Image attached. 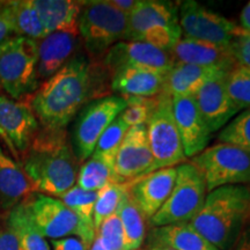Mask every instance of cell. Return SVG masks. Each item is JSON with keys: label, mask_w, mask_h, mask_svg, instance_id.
I'll return each mask as SVG.
<instances>
[{"label": "cell", "mask_w": 250, "mask_h": 250, "mask_svg": "<svg viewBox=\"0 0 250 250\" xmlns=\"http://www.w3.org/2000/svg\"><path fill=\"white\" fill-rule=\"evenodd\" d=\"M93 93V68L83 55H76L33 93L30 107L41 124L65 129Z\"/></svg>", "instance_id": "obj_1"}, {"label": "cell", "mask_w": 250, "mask_h": 250, "mask_svg": "<svg viewBox=\"0 0 250 250\" xmlns=\"http://www.w3.org/2000/svg\"><path fill=\"white\" fill-rule=\"evenodd\" d=\"M19 161L36 192L58 198L76 186L79 161L65 129L40 127Z\"/></svg>", "instance_id": "obj_2"}, {"label": "cell", "mask_w": 250, "mask_h": 250, "mask_svg": "<svg viewBox=\"0 0 250 250\" xmlns=\"http://www.w3.org/2000/svg\"><path fill=\"white\" fill-rule=\"evenodd\" d=\"M250 214V189L225 186L206 195L204 205L190 225L219 250L235 246Z\"/></svg>", "instance_id": "obj_3"}, {"label": "cell", "mask_w": 250, "mask_h": 250, "mask_svg": "<svg viewBox=\"0 0 250 250\" xmlns=\"http://www.w3.org/2000/svg\"><path fill=\"white\" fill-rule=\"evenodd\" d=\"M126 26L127 15L118 11L110 0L83 1L78 29L92 57H103L111 46L123 41Z\"/></svg>", "instance_id": "obj_4"}, {"label": "cell", "mask_w": 250, "mask_h": 250, "mask_svg": "<svg viewBox=\"0 0 250 250\" xmlns=\"http://www.w3.org/2000/svg\"><path fill=\"white\" fill-rule=\"evenodd\" d=\"M176 180L173 191L162 208L149 219L153 227L190 224L204 205L206 182L204 176L191 162L176 167Z\"/></svg>", "instance_id": "obj_5"}, {"label": "cell", "mask_w": 250, "mask_h": 250, "mask_svg": "<svg viewBox=\"0 0 250 250\" xmlns=\"http://www.w3.org/2000/svg\"><path fill=\"white\" fill-rule=\"evenodd\" d=\"M0 85L13 100L36 92L40 87L36 41L15 36L0 49Z\"/></svg>", "instance_id": "obj_6"}, {"label": "cell", "mask_w": 250, "mask_h": 250, "mask_svg": "<svg viewBox=\"0 0 250 250\" xmlns=\"http://www.w3.org/2000/svg\"><path fill=\"white\" fill-rule=\"evenodd\" d=\"M154 171L175 167L187 161L183 145L173 114L171 98L161 92L155 96V104L146 123Z\"/></svg>", "instance_id": "obj_7"}, {"label": "cell", "mask_w": 250, "mask_h": 250, "mask_svg": "<svg viewBox=\"0 0 250 250\" xmlns=\"http://www.w3.org/2000/svg\"><path fill=\"white\" fill-rule=\"evenodd\" d=\"M191 164L204 176L208 191L225 186L250 183V153L226 144L205 148Z\"/></svg>", "instance_id": "obj_8"}, {"label": "cell", "mask_w": 250, "mask_h": 250, "mask_svg": "<svg viewBox=\"0 0 250 250\" xmlns=\"http://www.w3.org/2000/svg\"><path fill=\"white\" fill-rule=\"evenodd\" d=\"M126 108V101L118 95H109L88 103L78 114L72 130V147L78 161L92 156L96 143L104 130Z\"/></svg>", "instance_id": "obj_9"}, {"label": "cell", "mask_w": 250, "mask_h": 250, "mask_svg": "<svg viewBox=\"0 0 250 250\" xmlns=\"http://www.w3.org/2000/svg\"><path fill=\"white\" fill-rule=\"evenodd\" d=\"M179 23L183 36L220 46H230L245 30L197 1L180 2Z\"/></svg>", "instance_id": "obj_10"}, {"label": "cell", "mask_w": 250, "mask_h": 250, "mask_svg": "<svg viewBox=\"0 0 250 250\" xmlns=\"http://www.w3.org/2000/svg\"><path fill=\"white\" fill-rule=\"evenodd\" d=\"M22 204L31 224L44 237L51 240L80 237L79 219L61 199L34 192Z\"/></svg>", "instance_id": "obj_11"}, {"label": "cell", "mask_w": 250, "mask_h": 250, "mask_svg": "<svg viewBox=\"0 0 250 250\" xmlns=\"http://www.w3.org/2000/svg\"><path fill=\"white\" fill-rule=\"evenodd\" d=\"M40 127L30 103L0 95V138L15 161L27 151Z\"/></svg>", "instance_id": "obj_12"}, {"label": "cell", "mask_w": 250, "mask_h": 250, "mask_svg": "<svg viewBox=\"0 0 250 250\" xmlns=\"http://www.w3.org/2000/svg\"><path fill=\"white\" fill-rule=\"evenodd\" d=\"M174 62L170 52L145 42L126 41L116 43L102 57V66L107 70L109 76L123 67L148 68L167 74Z\"/></svg>", "instance_id": "obj_13"}, {"label": "cell", "mask_w": 250, "mask_h": 250, "mask_svg": "<svg viewBox=\"0 0 250 250\" xmlns=\"http://www.w3.org/2000/svg\"><path fill=\"white\" fill-rule=\"evenodd\" d=\"M114 170L121 183L138 180L154 171L146 125L129 127L115 156Z\"/></svg>", "instance_id": "obj_14"}, {"label": "cell", "mask_w": 250, "mask_h": 250, "mask_svg": "<svg viewBox=\"0 0 250 250\" xmlns=\"http://www.w3.org/2000/svg\"><path fill=\"white\" fill-rule=\"evenodd\" d=\"M228 72L229 71H221L211 77L193 95L199 114L211 133L227 125L240 111L227 93Z\"/></svg>", "instance_id": "obj_15"}, {"label": "cell", "mask_w": 250, "mask_h": 250, "mask_svg": "<svg viewBox=\"0 0 250 250\" xmlns=\"http://www.w3.org/2000/svg\"><path fill=\"white\" fill-rule=\"evenodd\" d=\"M173 114L186 158L201 154L211 139V132L199 114L193 96L171 98Z\"/></svg>", "instance_id": "obj_16"}, {"label": "cell", "mask_w": 250, "mask_h": 250, "mask_svg": "<svg viewBox=\"0 0 250 250\" xmlns=\"http://www.w3.org/2000/svg\"><path fill=\"white\" fill-rule=\"evenodd\" d=\"M79 31H56L37 42V79L45 81L76 56Z\"/></svg>", "instance_id": "obj_17"}, {"label": "cell", "mask_w": 250, "mask_h": 250, "mask_svg": "<svg viewBox=\"0 0 250 250\" xmlns=\"http://www.w3.org/2000/svg\"><path fill=\"white\" fill-rule=\"evenodd\" d=\"M176 174V167H170L130 181V195L145 218L152 219L167 201L173 191Z\"/></svg>", "instance_id": "obj_18"}, {"label": "cell", "mask_w": 250, "mask_h": 250, "mask_svg": "<svg viewBox=\"0 0 250 250\" xmlns=\"http://www.w3.org/2000/svg\"><path fill=\"white\" fill-rule=\"evenodd\" d=\"M180 2L160 0H139L134 11L127 17L124 40L139 42L146 31L158 26H177Z\"/></svg>", "instance_id": "obj_19"}, {"label": "cell", "mask_w": 250, "mask_h": 250, "mask_svg": "<svg viewBox=\"0 0 250 250\" xmlns=\"http://www.w3.org/2000/svg\"><path fill=\"white\" fill-rule=\"evenodd\" d=\"M174 62L230 71L236 66L230 46H220L182 36L170 50Z\"/></svg>", "instance_id": "obj_20"}, {"label": "cell", "mask_w": 250, "mask_h": 250, "mask_svg": "<svg viewBox=\"0 0 250 250\" xmlns=\"http://www.w3.org/2000/svg\"><path fill=\"white\" fill-rule=\"evenodd\" d=\"M165 79L158 71L123 67L110 74V89L122 98H154L162 92Z\"/></svg>", "instance_id": "obj_21"}, {"label": "cell", "mask_w": 250, "mask_h": 250, "mask_svg": "<svg viewBox=\"0 0 250 250\" xmlns=\"http://www.w3.org/2000/svg\"><path fill=\"white\" fill-rule=\"evenodd\" d=\"M35 188L22 167L0 147V212H8L33 195Z\"/></svg>", "instance_id": "obj_22"}, {"label": "cell", "mask_w": 250, "mask_h": 250, "mask_svg": "<svg viewBox=\"0 0 250 250\" xmlns=\"http://www.w3.org/2000/svg\"><path fill=\"white\" fill-rule=\"evenodd\" d=\"M221 71L225 70L176 62H174L170 71L166 74L162 92L170 98L193 96L203 83Z\"/></svg>", "instance_id": "obj_23"}, {"label": "cell", "mask_w": 250, "mask_h": 250, "mask_svg": "<svg viewBox=\"0 0 250 250\" xmlns=\"http://www.w3.org/2000/svg\"><path fill=\"white\" fill-rule=\"evenodd\" d=\"M148 245L174 250H219L190 224L153 227L148 234Z\"/></svg>", "instance_id": "obj_24"}, {"label": "cell", "mask_w": 250, "mask_h": 250, "mask_svg": "<svg viewBox=\"0 0 250 250\" xmlns=\"http://www.w3.org/2000/svg\"><path fill=\"white\" fill-rule=\"evenodd\" d=\"M33 4L48 34L56 31H79L78 20L83 1L33 0Z\"/></svg>", "instance_id": "obj_25"}, {"label": "cell", "mask_w": 250, "mask_h": 250, "mask_svg": "<svg viewBox=\"0 0 250 250\" xmlns=\"http://www.w3.org/2000/svg\"><path fill=\"white\" fill-rule=\"evenodd\" d=\"M1 6L15 36L40 41L48 35V31L43 27L33 0L1 1Z\"/></svg>", "instance_id": "obj_26"}, {"label": "cell", "mask_w": 250, "mask_h": 250, "mask_svg": "<svg viewBox=\"0 0 250 250\" xmlns=\"http://www.w3.org/2000/svg\"><path fill=\"white\" fill-rule=\"evenodd\" d=\"M96 198H98V191H86L77 184L58 197V199H61L79 219L81 226L79 239L88 247V249L96 237V229L94 227L93 219Z\"/></svg>", "instance_id": "obj_27"}, {"label": "cell", "mask_w": 250, "mask_h": 250, "mask_svg": "<svg viewBox=\"0 0 250 250\" xmlns=\"http://www.w3.org/2000/svg\"><path fill=\"white\" fill-rule=\"evenodd\" d=\"M116 213L123 227L129 249L139 250L146 234L145 215L132 199L129 190L122 199Z\"/></svg>", "instance_id": "obj_28"}, {"label": "cell", "mask_w": 250, "mask_h": 250, "mask_svg": "<svg viewBox=\"0 0 250 250\" xmlns=\"http://www.w3.org/2000/svg\"><path fill=\"white\" fill-rule=\"evenodd\" d=\"M6 220L17 232L22 250H51L45 237L31 224L22 203L8 212Z\"/></svg>", "instance_id": "obj_29"}, {"label": "cell", "mask_w": 250, "mask_h": 250, "mask_svg": "<svg viewBox=\"0 0 250 250\" xmlns=\"http://www.w3.org/2000/svg\"><path fill=\"white\" fill-rule=\"evenodd\" d=\"M110 183H121L114 168L101 159L90 156L79 168L77 186L86 191H100Z\"/></svg>", "instance_id": "obj_30"}, {"label": "cell", "mask_w": 250, "mask_h": 250, "mask_svg": "<svg viewBox=\"0 0 250 250\" xmlns=\"http://www.w3.org/2000/svg\"><path fill=\"white\" fill-rule=\"evenodd\" d=\"M130 188V182L110 183L98 191L95 206H94V227L98 230L105 219L115 214L118 210L122 199Z\"/></svg>", "instance_id": "obj_31"}, {"label": "cell", "mask_w": 250, "mask_h": 250, "mask_svg": "<svg viewBox=\"0 0 250 250\" xmlns=\"http://www.w3.org/2000/svg\"><path fill=\"white\" fill-rule=\"evenodd\" d=\"M127 130H129V126L118 116L101 134L92 156L101 159L102 161L114 168L115 156Z\"/></svg>", "instance_id": "obj_32"}, {"label": "cell", "mask_w": 250, "mask_h": 250, "mask_svg": "<svg viewBox=\"0 0 250 250\" xmlns=\"http://www.w3.org/2000/svg\"><path fill=\"white\" fill-rule=\"evenodd\" d=\"M218 140L250 153V109L233 118L219 133Z\"/></svg>", "instance_id": "obj_33"}, {"label": "cell", "mask_w": 250, "mask_h": 250, "mask_svg": "<svg viewBox=\"0 0 250 250\" xmlns=\"http://www.w3.org/2000/svg\"><path fill=\"white\" fill-rule=\"evenodd\" d=\"M226 88L230 100L240 110L250 109V68L236 65L228 72Z\"/></svg>", "instance_id": "obj_34"}, {"label": "cell", "mask_w": 250, "mask_h": 250, "mask_svg": "<svg viewBox=\"0 0 250 250\" xmlns=\"http://www.w3.org/2000/svg\"><path fill=\"white\" fill-rule=\"evenodd\" d=\"M126 108L122 111L120 118L129 127L146 125L153 107L155 104L154 98H124Z\"/></svg>", "instance_id": "obj_35"}, {"label": "cell", "mask_w": 250, "mask_h": 250, "mask_svg": "<svg viewBox=\"0 0 250 250\" xmlns=\"http://www.w3.org/2000/svg\"><path fill=\"white\" fill-rule=\"evenodd\" d=\"M96 235L108 250H130L117 213L112 214L101 224Z\"/></svg>", "instance_id": "obj_36"}, {"label": "cell", "mask_w": 250, "mask_h": 250, "mask_svg": "<svg viewBox=\"0 0 250 250\" xmlns=\"http://www.w3.org/2000/svg\"><path fill=\"white\" fill-rule=\"evenodd\" d=\"M236 65L250 68V34L243 33L230 45Z\"/></svg>", "instance_id": "obj_37"}, {"label": "cell", "mask_w": 250, "mask_h": 250, "mask_svg": "<svg viewBox=\"0 0 250 250\" xmlns=\"http://www.w3.org/2000/svg\"><path fill=\"white\" fill-rule=\"evenodd\" d=\"M0 250H22L17 232L7 220L0 221Z\"/></svg>", "instance_id": "obj_38"}, {"label": "cell", "mask_w": 250, "mask_h": 250, "mask_svg": "<svg viewBox=\"0 0 250 250\" xmlns=\"http://www.w3.org/2000/svg\"><path fill=\"white\" fill-rule=\"evenodd\" d=\"M51 247L52 250H88V247L77 236L51 240Z\"/></svg>", "instance_id": "obj_39"}, {"label": "cell", "mask_w": 250, "mask_h": 250, "mask_svg": "<svg viewBox=\"0 0 250 250\" xmlns=\"http://www.w3.org/2000/svg\"><path fill=\"white\" fill-rule=\"evenodd\" d=\"M14 37L15 34L13 29H12L8 18L6 17L4 8L1 6V1H0V49L12 39H14Z\"/></svg>", "instance_id": "obj_40"}, {"label": "cell", "mask_w": 250, "mask_h": 250, "mask_svg": "<svg viewBox=\"0 0 250 250\" xmlns=\"http://www.w3.org/2000/svg\"><path fill=\"white\" fill-rule=\"evenodd\" d=\"M110 2L118 11H121L122 13L129 17L134 11V8L137 7L139 0H110Z\"/></svg>", "instance_id": "obj_41"}, {"label": "cell", "mask_w": 250, "mask_h": 250, "mask_svg": "<svg viewBox=\"0 0 250 250\" xmlns=\"http://www.w3.org/2000/svg\"><path fill=\"white\" fill-rule=\"evenodd\" d=\"M234 247L235 250H250V224L240 234Z\"/></svg>", "instance_id": "obj_42"}, {"label": "cell", "mask_w": 250, "mask_h": 250, "mask_svg": "<svg viewBox=\"0 0 250 250\" xmlns=\"http://www.w3.org/2000/svg\"><path fill=\"white\" fill-rule=\"evenodd\" d=\"M240 27L246 33L250 34V1L243 7L241 14H240Z\"/></svg>", "instance_id": "obj_43"}, {"label": "cell", "mask_w": 250, "mask_h": 250, "mask_svg": "<svg viewBox=\"0 0 250 250\" xmlns=\"http://www.w3.org/2000/svg\"><path fill=\"white\" fill-rule=\"evenodd\" d=\"M88 250H108L107 247L103 245V242L100 240V237L96 235L95 240H94L92 246L89 247Z\"/></svg>", "instance_id": "obj_44"}, {"label": "cell", "mask_w": 250, "mask_h": 250, "mask_svg": "<svg viewBox=\"0 0 250 250\" xmlns=\"http://www.w3.org/2000/svg\"><path fill=\"white\" fill-rule=\"evenodd\" d=\"M149 250H174V249L167 248V247H159V246H154V247H149Z\"/></svg>", "instance_id": "obj_45"}, {"label": "cell", "mask_w": 250, "mask_h": 250, "mask_svg": "<svg viewBox=\"0 0 250 250\" xmlns=\"http://www.w3.org/2000/svg\"><path fill=\"white\" fill-rule=\"evenodd\" d=\"M139 250H144V249H139Z\"/></svg>", "instance_id": "obj_46"}]
</instances>
